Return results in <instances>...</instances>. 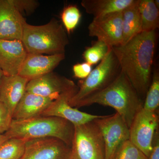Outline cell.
<instances>
[{
	"mask_svg": "<svg viewBox=\"0 0 159 159\" xmlns=\"http://www.w3.org/2000/svg\"><path fill=\"white\" fill-rule=\"evenodd\" d=\"M155 31H142L125 44L112 47L121 71L144 101L151 82Z\"/></svg>",
	"mask_w": 159,
	"mask_h": 159,
	"instance_id": "cell-1",
	"label": "cell"
},
{
	"mask_svg": "<svg viewBox=\"0 0 159 159\" xmlns=\"http://www.w3.org/2000/svg\"><path fill=\"white\" fill-rule=\"evenodd\" d=\"M143 102L128 77L121 70L107 87L80 101L75 107L93 104L110 107L116 110L129 128L136 115L143 107Z\"/></svg>",
	"mask_w": 159,
	"mask_h": 159,
	"instance_id": "cell-2",
	"label": "cell"
},
{
	"mask_svg": "<svg viewBox=\"0 0 159 159\" xmlns=\"http://www.w3.org/2000/svg\"><path fill=\"white\" fill-rule=\"evenodd\" d=\"M74 125L65 119L52 116H39L16 121L12 120L5 135L9 139H31L54 138L60 139L71 148Z\"/></svg>",
	"mask_w": 159,
	"mask_h": 159,
	"instance_id": "cell-3",
	"label": "cell"
},
{
	"mask_svg": "<svg viewBox=\"0 0 159 159\" xmlns=\"http://www.w3.org/2000/svg\"><path fill=\"white\" fill-rule=\"evenodd\" d=\"M21 42L28 54H65L69 40L62 24L53 18L45 25H34L25 22Z\"/></svg>",
	"mask_w": 159,
	"mask_h": 159,
	"instance_id": "cell-4",
	"label": "cell"
},
{
	"mask_svg": "<svg viewBox=\"0 0 159 159\" xmlns=\"http://www.w3.org/2000/svg\"><path fill=\"white\" fill-rule=\"evenodd\" d=\"M121 68L111 48L86 78L79 81L77 93L69 101L75 107L80 101L107 87L116 79Z\"/></svg>",
	"mask_w": 159,
	"mask_h": 159,
	"instance_id": "cell-5",
	"label": "cell"
},
{
	"mask_svg": "<svg viewBox=\"0 0 159 159\" xmlns=\"http://www.w3.org/2000/svg\"><path fill=\"white\" fill-rule=\"evenodd\" d=\"M94 120L74 126L72 159H105L104 141Z\"/></svg>",
	"mask_w": 159,
	"mask_h": 159,
	"instance_id": "cell-6",
	"label": "cell"
},
{
	"mask_svg": "<svg viewBox=\"0 0 159 159\" xmlns=\"http://www.w3.org/2000/svg\"><path fill=\"white\" fill-rule=\"evenodd\" d=\"M159 122L157 112L142 107L136 115L129 127V141L147 158L152 150L154 137L159 129Z\"/></svg>",
	"mask_w": 159,
	"mask_h": 159,
	"instance_id": "cell-7",
	"label": "cell"
},
{
	"mask_svg": "<svg viewBox=\"0 0 159 159\" xmlns=\"http://www.w3.org/2000/svg\"><path fill=\"white\" fill-rule=\"evenodd\" d=\"M105 145V159H113L117 150L129 140V128L119 114L103 116L95 119Z\"/></svg>",
	"mask_w": 159,
	"mask_h": 159,
	"instance_id": "cell-8",
	"label": "cell"
},
{
	"mask_svg": "<svg viewBox=\"0 0 159 159\" xmlns=\"http://www.w3.org/2000/svg\"><path fill=\"white\" fill-rule=\"evenodd\" d=\"M71 148L54 138L31 139L27 141L20 159H70Z\"/></svg>",
	"mask_w": 159,
	"mask_h": 159,
	"instance_id": "cell-9",
	"label": "cell"
},
{
	"mask_svg": "<svg viewBox=\"0 0 159 159\" xmlns=\"http://www.w3.org/2000/svg\"><path fill=\"white\" fill-rule=\"evenodd\" d=\"M77 87L73 80L52 72L29 80L26 92L54 101L61 94Z\"/></svg>",
	"mask_w": 159,
	"mask_h": 159,
	"instance_id": "cell-10",
	"label": "cell"
},
{
	"mask_svg": "<svg viewBox=\"0 0 159 159\" xmlns=\"http://www.w3.org/2000/svg\"><path fill=\"white\" fill-rule=\"evenodd\" d=\"M89 34L109 47H116L122 42V11L98 19H93L88 27Z\"/></svg>",
	"mask_w": 159,
	"mask_h": 159,
	"instance_id": "cell-11",
	"label": "cell"
},
{
	"mask_svg": "<svg viewBox=\"0 0 159 159\" xmlns=\"http://www.w3.org/2000/svg\"><path fill=\"white\" fill-rule=\"evenodd\" d=\"M78 89L77 87L61 94L43 112L40 116L61 118L71 122L74 126L82 125L103 116L84 112L72 107L69 104V101L77 93Z\"/></svg>",
	"mask_w": 159,
	"mask_h": 159,
	"instance_id": "cell-12",
	"label": "cell"
},
{
	"mask_svg": "<svg viewBox=\"0 0 159 159\" xmlns=\"http://www.w3.org/2000/svg\"><path fill=\"white\" fill-rule=\"evenodd\" d=\"M25 22L11 0H0V39L21 40Z\"/></svg>",
	"mask_w": 159,
	"mask_h": 159,
	"instance_id": "cell-13",
	"label": "cell"
},
{
	"mask_svg": "<svg viewBox=\"0 0 159 159\" xmlns=\"http://www.w3.org/2000/svg\"><path fill=\"white\" fill-rule=\"evenodd\" d=\"M65 58V54L54 55L28 54L18 75L29 81L53 72Z\"/></svg>",
	"mask_w": 159,
	"mask_h": 159,
	"instance_id": "cell-14",
	"label": "cell"
},
{
	"mask_svg": "<svg viewBox=\"0 0 159 159\" xmlns=\"http://www.w3.org/2000/svg\"><path fill=\"white\" fill-rule=\"evenodd\" d=\"M28 54L21 41L0 39V69L4 75H18Z\"/></svg>",
	"mask_w": 159,
	"mask_h": 159,
	"instance_id": "cell-15",
	"label": "cell"
},
{
	"mask_svg": "<svg viewBox=\"0 0 159 159\" xmlns=\"http://www.w3.org/2000/svg\"><path fill=\"white\" fill-rule=\"evenodd\" d=\"M29 80L19 75H4L0 82V102H2L12 116L14 109L26 92Z\"/></svg>",
	"mask_w": 159,
	"mask_h": 159,
	"instance_id": "cell-16",
	"label": "cell"
},
{
	"mask_svg": "<svg viewBox=\"0 0 159 159\" xmlns=\"http://www.w3.org/2000/svg\"><path fill=\"white\" fill-rule=\"evenodd\" d=\"M53 100L26 92L12 114V120L22 121L40 116Z\"/></svg>",
	"mask_w": 159,
	"mask_h": 159,
	"instance_id": "cell-17",
	"label": "cell"
},
{
	"mask_svg": "<svg viewBox=\"0 0 159 159\" xmlns=\"http://www.w3.org/2000/svg\"><path fill=\"white\" fill-rule=\"evenodd\" d=\"M134 0H83L81 6L93 19L100 18L120 12L130 6Z\"/></svg>",
	"mask_w": 159,
	"mask_h": 159,
	"instance_id": "cell-18",
	"label": "cell"
},
{
	"mask_svg": "<svg viewBox=\"0 0 159 159\" xmlns=\"http://www.w3.org/2000/svg\"><path fill=\"white\" fill-rule=\"evenodd\" d=\"M122 45H123L142 31L139 0H134L133 3L122 11Z\"/></svg>",
	"mask_w": 159,
	"mask_h": 159,
	"instance_id": "cell-19",
	"label": "cell"
},
{
	"mask_svg": "<svg viewBox=\"0 0 159 159\" xmlns=\"http://www.w3.org/2000/svg\"><path fill=\"white\" fill-rule=\"evenodd\" d=\"M142 31H155L159 26V8L154 0H139Z\"/></svg>",
	"mask_w": 159,
	"mask_h": 159,
	"instance_id": "cell-20",
	"label": "cell"
},
{
	"mask_svg": "<svg viewBox=\"0 0 159 159\" xmlns=\"http://www.w3.org/2000/svg\"><path fill=\"white\" fill-rule=\"evenodd\" d=\"M27 141L18 138L7 139L0 145V159H20Z\"/></svg>",
	"mask_w": 159,
	"mask_h": 159,
	"instance_id": "cell-21",
	"label": "cell"
},
{
	"mask_svg": "<svg viewBox=\"0 0 159 159\" xmlns=\"http://www.w3.org/2000/svg\"><path fill=\"white\" fill-rule=\"evenodd\" d=\"M159 106V74L155 70L152 74L151 82L143 102V108L157 112Z\"/></svg>",
	"mask_w": 159,
	"mask_h": 159,
	"instance_id": "cell-22",
	"label": "cell"
},
{
	"mask_svg": "<svg viewBox=\"0 0 159 159\" xmlns=\"http://www.w3.org/2000/svg\"><path fill=\"white\" fill-rule=\"evenodd\" d=\"M105 43L100 41L94 42L91 47H88L83 54L85 62L91 66L100 62L107 54L111 48Z\"/></svg>",
	"mask_w": 159,
	"mask_h": 159,
	"instance_id": "cell-23",
	"label": "cell"
},
{
	"mask_svg": "<svg viewBox=\"0 0 159 159\" xmlns=\"http://www.w3.org/2000/svg\"><path fill=\"white\" fill-rule=\"evenodd\" d=\"M81 15L77 6L70 5L64 9L61 14L62 25L66 32L70 34L78 25Z\"/></svg>",
	"mask_w": 159,
	"mask_h": 159,
	"instance_id": "cell-24",
	"label": "cell"
},
{
	"mask_svg": "<svg viewBox=\"0 0 159 159\" xmlns=\"http://www.w3.org/2000/svg\"><path fill=\"white\" fill-rule=\"evenodd\" d=\"M143 152L129 140L124 142L113 159H147Z\"/></svg>",
	"mask_w": 159,
	"mask_h": 159,
	"instance_id": "cell-25",
	"label": "cell"
},
{
	"mask_svg": "<svg viewBox=\"0 0 159 159\" xmlns=\"http://www.w3.org/2000/svg\"><path fill=\"white\" fill-rule=\"evenodd\" d=\"M15 7L22 15H30L38 7V2L34 0H11Z\"/></svg>",
	"mask_w": 159,
	"mask_h": 159,
	"instance_id": "cell-26",
	"label": "cell"
},
{
	"mask_svg": "<svg viewBox=\"0 0 159 159\" xmlns=\"http://www.w3.org/2000/svg\"><path fill=\"white\" fill-rule=\"evenodd\" d=\"M12 120V115L5 105L0 102V134L6 133Z\"/></svg>",
	"mask_w": 159,
	"mask_h": 159,
	"instance_id": "cell-27",
	"label": "cell"
},
{
	"mask_svg": "<svg viewBox=\"0 0 159 159\" xmlns=\"http://www.w3.org/2000/svg\"><path fill=\"white\" fill-rule=\"evenodd\" d=\"M92 66L84 62L76 64L73 66V71L75 77L83 80L86 78L92 71Z\"/></svg>",
	"mask_w": 159,
	"mask_h": 159,
	"instance_id": "cell-28",
	"label": "cell"
},
{
	"mask_svg": "<svg viewBox=\"0 0 159 159\" xmlns=\"http://www.w3.org/2000/svg\"><path fill=\"white\" fill-rule=\"evenodd\" d=\"M159 129L157 130L154 137L152 149L150 155L147 159H159Z\"/></svg>",
	"mask_w": 159,
	"mask_h": 159,
	"instance_id": "cell-29",
	"label": "cell"
},
{
	"mask_svg": "<svg viewBox=\"0 0 159 159\" xmlns=\"http://www.w3.org/2000/svg\"><path fill=\"white\" fill-rule=\"evenodd\" d=\"M8 139H9V138L6 136L5 134H0V145Z\"/></svg>",
	"mask_w": 159,
	"mask_h": 159,
	"instance_id": "cell-30",
	"label": "cell"
},
{
	"mask_svg": "<svg viewBox=\"0 0 159 159\" xmlns=\"http://www.w3.org/2000/svg\"><path fill=\"white\" fill-rule=\"evenodd\" d=\"M4 73H3V71H2V70L0 69V82H1V80H2V78L3 76H4Z\"/></svg>",
	"mask_w": 159,
	"mask_h": 159,
	"instance_id": "cell-31",
	"label": "cell"
},
{
	"mask_svg": "<svg viewBox=\"0 0 159 159\" xmlns=\"http://www.w3.org/2000/svg\"><path fill=\"white\" fill-rule=\"evenodd\" d=\"M154 2L155 3L157 7L159 8V0H156L154 1Z\"/></svg>",
	"mask_w": 159,
	"mask_h": 159,
	"instance_id": "cell-32",
	"label": "cell"
},
{
	"mask_svg": "<svg viewBox=\"0 0 159 159\" xmlns=\"http://www.w3.org/2000/svg\"><path fill=\"white\" fill-rule=\"evenodd\" d=\"M70 159H72V158H71Z\"/></svg>",
	"mask_w": 159,
	"mask_h": 159,
	"instance_id": "cell-33",
	"label": "cell"
}]
</instances>
